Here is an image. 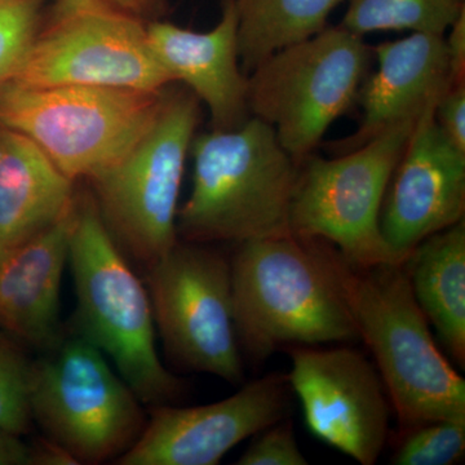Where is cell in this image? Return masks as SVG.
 <instances>
[{"mask_svg":"<svg viewBox=\"0 0 465 465\" xmlns=\"http://www.w3.org/2000/svg\"><path fill=\"white\" fill-rule=\"evenodd\" d=\"M345 0H234L238 56L252 72L260 63L327 27L330 15Z\"/></svg>","mask_w":465,"mask_h":465,"instance_id":"20","label":"cell"},{"mask_svg":"<svg viewBox=\"0 0 465 465\" xmlns=\"http://www.w3.org/2000/svg\"><path fill=\"white\" fill-rule=\"evenodd\" d=\"M191 195L177 213V234L195 243L291 234L300 164L273 128L250 116L234 130L194 136Z\"/></svg>","mask_w":465,"mask_h":465,"instance_id":"3","label":"cell"},{"mask_svg":"<svg viewBox=\"0 0 465 465\" xmlns=\"http://www.w3.org/2000/svg\"><path fill=\"white\" fill-rule=\"evenodd\" d=\"M405 265L416 302L455 362L464 367V220L419 243Z\"/></svg>","mask_w":465,"mask_h":465,"instance_id":"19","label":"cell"},{"mask_svg":"<svg viewBox=\"0 0 465 465\" xmlns=\"http://www.w3.org/2000/svg\"><path fill=\"white\" fill-rule=\"evenodd\" d=\"M327 256L403 432L434 421L465 420L464 379L434 342L405 262L360 268L330 243Z\"/></svg>","mask_w":465,"mask_h":465,"instance_id":"1","label":"cell"},{"mask_svg":"<svg viewBox=\"0 0 465 465\" xmlns=\"http://www.w3.org/2000/svg\"><path fill=\"white\" fill-rule=\"evenodd\" d=\"M198 122L195 94L167 85L157 116L142 139L90 179L92 197L116 246L146 268L179 241L180 189Z\"/></svg>","mask_w":465,"mask_h":465,"instance_id":"5","label":"cell"},{"mask_svg":"<svg viewBox=\"0 0 465 465\" xmlns=\"http://www.w3.org/2000/svg\"><path fill=\"white\" fill-rule=\"evenodd\" d=\"M75 291L73 333L99 349L143 405H171L183 391L157 351L145 283L119 250L90 193L78 195L69 262Z\"/></svg>","mask_w":465,"mask_h":465,"instance_id":"4","label":"cell"},{"mask_svg":"<svg viewBox=\"0 0 465 465\" xmlns=\"http://www.w3.org/2000/svg\"><path fill=\"white\" fill-rule=\"evenodd\" d=\"M74 183L32 140L0 125V246L25 240L69 213Z\"/></svg>","mask_w":465,"mask_h":465,"instance_id":"18","label":"cell"},{"mask_svg":"<svg viewBox=\"0 0 465 465\" xmlns=\"http://www.w3.org/2000/svg\"><path fill=\"white\" fill-rule=\"evenodd\" d=\"M30 448H32V464L34 465L78 464L65 449L61 448L47 437Z\"/></svg>","mask_w":465,"mask_h":465,"instance_id":"30","label":"cell"},{"mask_svg":"<svg viewBox=\"0 0 465 465\" xmlns=\"http://www.w3.org/2000/svg\"><path fill=\"white\" fill-rule=\"evenodd\" d=\"M32 362L30 416L78 464L121 458L145 428L143 403L99 349L75 333Z\"/></svg>","mask_w":465,"mask_h":465,"instance_id":"7","label":"cell"},{"mask_svg":"<svg viewBox=\"0 0 465 465\" xmlns=\"http://www.w3.org/2000/svg\"><path fill=\"white\" fill-rule=\"evenodd\" d=\"M434 119L446 139L465 153V84L446 88L434 106Z\"/></svg>","mask_w":465,"mask_h":465,"instance_id":"26","label":"cell"},{"mask_svg":"<svg viewBox=\"0 0 465 465\" xmlns=\"http://www.w3.org/2000/svg\"><path fill=\"white\" fill-rule=\"evenodd\" d=\"M231 274L235 331L251 356L360 339L327 242L293 234L241 242Z\"/></svg>","mask_w":465,"mask_h":465,"instance_id":"2","label":"cell"},{"mask_svg":"<svg viewBox=\"0 0 465 465\" xmlns=\"http://www.w3.org/2000/svg\"><path fill=\"white\" fill-rule=\"evenodd\" d=\"M163 90L0 85V125L32 140L65 176L92 179L149 130Z\"/></svg>","mask_w":465,"mask_h":465,"instance_id":"6","label":"cell"},{"mask_svg":"<svg viewBox=\"0 0 465 465\" xmlns=\"http://www.w3.org/2000/svg\"><path fill=\"white\" fill-rule=\"evenodd\" d=\"M445 38L451 84H465V7L449 27Z\"/></svg>","mask_w":465,"mask_h":465,"instance_id":"28","label":"cell"},{"mask_svg":"<svg viewBox=\"0 0 465 465\" xmlns=\"http://www.w3.org/2000/svg\"><path fill=\"white\" fill-rule=\"evenodd\" d=\"M32 464V448L20 436L0 430V465Z\"/></svg>","mask_w":465,"mask_h":465,"instance_id":"29","label":"cell"},{"mask_svg":"<svg viewBox=\"0 0 465 465\" xmlns=\"http://www.w3.org/2000/svg\"><path fill=\"white\" fill-rule=\"evenodd\" d=\"M289 381L272 374L210 405L149 407L145 428L119 465H216L242 440L283 420Z\"/></svg>","mask_w":465,"mask_h":465,"instance_id":"13","label":"cell"},{"mask_svg":"<svg viewBox=\"0 0 465 465\" xmlns=\"http://www.w3.org/2000/svg\"><path fill=\"white\" fill-rule=\"evenodd\" d=\"M460 2H464V0H460Z\"/></svg>","mask_w":465,"mask_h":465,"instance_id":"31","label":"cell"},{"mask_svg":"<svg viewBox=\"0 0 465 465\" xmlns=\"http://www.w3.org/2000/svg\"><path fill=\"white\" fill-rule=\"evenodd\" d=\"M90 3L110 5V7L124 11L125 14L142 18V20L157 16L166 5V0H54L50 16L64 14L69 9L90 5Z\"/></svg>","mask_w":465,"mask_h":465,"instance_id":"27","label":"cell"},{"mask_svg":"<svg viewBox=\"0 0 465 465\" xmlns=\"http://www.w3.org/2000/svg\"><path fill=\"white\" fill-rule=\"evenodd\" d=\"M371 54L363 36L341 25L275 52L250 73L251 116L302 163L356 100Z\"/></svg>","mask_w":465,"mask_h":465,"instance_id":"8","label":"cell"},{"mask_svg":"<svg viewBox=\"0 0 465 465\" xmlns=\"http://www.w3.org/2000/svg\"><path fill=\"white\" fill-rule=\"evenodd\" d=\"M259 439L253 440L249 449L235 461L238 465H307V458L302 455L292 424L290 421H278L260 432Z\"/></svg>","mask_w":465,"mask_h":465,"instance_id":"25","label":"cell"},{"mask_svg":"<svg viewBox=\"0 0 465 465\" xmlns=\"http://www.w3.org/2000/svg\"><path fill=\"white\" fill-rule=\"evenodd\" d=\"M434 106L416 124L385 192L382 237L402 262L430 235L465 215V153L446 139Z\"/></svg>","mask_w":465,"mask_h":465,"instance_id":"14","label":"cell"},{"mask_svg":"<svg viewBox=\"0 0 465 465\" xmlns=\"http://www.w3.org/2000/svg\"><path fill=\"white\" fill-rule=\"evenodd\" d=\"M47 0H0V85L14 75L41 30Z\"/></svg>","mask_w":465,"mask_h":465,"instance_id":"24","label":"cell"},{"mask_svg":"<svg viewBox=\"0 0 465 465\" xmlns=\"http://www.w3.org/2000/svg\"><path fill=\"white\" fill-rule=\"evenodd\" d=\"M341 26L357 35L375 32H419L445 35L465 7L460 0H345Z\"/></svg>","mask_w":465,"mask_h":465,"instance_id":"21","label":"cell"},{"mask_svg":"<svg viewBox=\"0 0 465 465\" xmlns=\"http://www.w3.org/2000/svg\"><path fill=\"white\" fill-rule=\"evenodd\" d=\"M465 452V420H440L406 433L391 464L452 465Z\"/></svg>","mask_w":465,"mask_h":465,"instance_id":"23","label":"cell"},{"mask_svg":"<svg viewBox=\"0 0 465 465\" xmlns=\"http://www.w3.org/2000/svg\"><path fill=\"white\" fill-rule=\"evenodd\" d=\"M374 52L378 70L361 88L360 127L327 145L333 155L361 148L394 125L420 118L451 84L445 35L415 32L381 43Z\"/></svg>","mask_w":465,"mask_h":465,"instance_id":"17","label":"cell"},{"mask_svg":"<svg viewBox=\"0 0 465 465\" xmlns=\"http://www.w3.org/2000/svg\"><path fill=\"white\" fill-rule=\"evenodd\" d=\"M8 82L143 92L173 84L150 48L143 20L99 3L51 16Z\"/></svg>","mask_w":465,"mask_h":465,"instance_id":"11","label":"cell"},{"mask_svg":"<svg viewBox=\"0 0 465 465\" xmlns=\"http://www.w3.org/2000/svg\"><path fill=\"white\" fill-rule=\"evenodd\" d=\"M145 286L167 356L183 369L240 384L231 262L202 243L177 241L148 266Z\"/></svg>","mask_w":465,"mask_h":465,"instance_id":"10","label":"cell"},{"mask_svg":"<svg viewBox=\"0 0 465 465\" xmlns=\"http://www.w3.org/2000/svg\"><path fill=\"white\" fill-rule=\"evenodd\" d=\"M30 370L23 349L0 333V430L23 436L29 430Z\"/></svg>","mask_w":465,"mask_h":465,"instance_id":"22","label":"cell"},{"mask_svg":"<svg viewBox=\"0 0 465 465\" xmlns=\"http://www.w3.org/2000/svg\"><path fill=\"white\" fill-rule=\"evenodd\" d=\"M290 388L309 430L358 463L378 461L390 434L391 401L378 369L353 348H291Z\"/></svg>","mask_w":465,"mask_h":465,"instance_id":"12","label":"cell"},{"mask_svg":"<svg viewBox=\"0 0 465 465\" xmlns=\"http://www.w3.org/2000/svg\"><path fill=\"white\" fill-rule=\"evenodd\" d=\"M76 206L25 240L0 246V329L45 351L65 335L60 293Z\"/></svg>","mask_w":465,"mask_h":465,"instance_id":"15","label":"cell"},{"mask_svg":"<svg viewBox=\"0 0 465 465\" xmlns=\"http://www.w3.org/2000/svg\"><path fill=\"white\" fill-rule=\"evenodd\" d=\"M418 119L402 122L344 154L300 163L291 234L332 244L351 265L401 264L381 234L388 183Z\"/></svg>","mask_w":465,"mask_h":465,"instance_id":"9","label":"cell"},{"mask_svg":"<svg viewBox=\"0 0 465 465\" xmlns=\"http://www.w3.org/2000/svg\"><path fill=\"white\" fill-rule=\"evenodd\" d=\"M234 0H224L217 25L194 32L171 23L146 24L150 48L173 84H183L207 106L213 130H234L250 118L249 75L238 56Z\"/></svg>","mask_w":465,"mask_h":465,"instance_id":"16","label":"cell"}]
</instances>
